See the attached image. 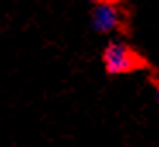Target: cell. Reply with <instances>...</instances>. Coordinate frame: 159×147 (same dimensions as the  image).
<instances>
[{"instance_id":"6da1fadb","label":"cell","mask_w":159,"mask_h":147,"mask_svg":"<svg viewBox=\"0 0 159 147\" xmlns=\"http://www.w3.org/2000/svg\"><path fill=\"white\" fill-rule=\"evenodd\" d=\"M104 64L111 75H123L137 68L139 59L130 47L123 42H111L104 50Z\"/></svg>"},{"instance_id":"7a4b0ae2","label":"cell","mask_w":159,"mask_h":147,"mask_svg":"<svg viewBox=\"0 0 159 147\" xmlns=\"http://www.w3.org/2000/svg\"><path fill=\"white\" fill-rule=\"evenodd\" d=\"M121 24V11L112 2H99L92 12V28L97 33H111Z\"/></svg>"},{"instance_id":"3957f363","label":"cell","mask_w":159,"mask_h":147,"mask_svg":"<svg viewBox=\"0 0 159 147\" xmlns=\"http://www.w3.org/2000/svg\"><path fill=\"white\" fill-rule=\"evenodd\" d=\"M156 94H157V100H159V88H157V92H156Z\"/></svg>"}]
</instances>
